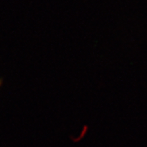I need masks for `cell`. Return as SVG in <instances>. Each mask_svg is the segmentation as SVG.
Returning <instances> with one entry per match:
<instances>
[{"label":"cell","instance_id":"1","mask_svg":"<svg viewBox=\"0 0 147 147\" xmlns=\"http://www.w3.org/2000/svg\"><path fill=\"white\" fill-rule=\"evenodd\" d=\"M1 84H2V79H0V86H1Z\"/></svg>","mask_w":147,"mask_h":147}]
</instances>
